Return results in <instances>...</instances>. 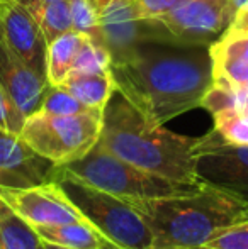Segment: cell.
I'll return each mask as SVG.
<instances>
[{
	"label": "cell",
	"instance_id": "603a6c76",
	"mask_svg": "<svg viewBox=\"0 0 248 249\" xmlns=\"http://www.w3.org/2000/svg\"><path fill=\"white\" fill-rule=\"evenodd\" d=\"M208 249H248V220L226 227L216 232L208 243Z\"/></svg>",
	"mask_w": 248,
	"mask_h": 249
},
{
	"label": "cell",
	"instance_id": "5bb4252c",
	"mask_svg": "<svg viewBox=\"0 0 248 249\" xmlns=\"http://www.w3.org/2000/svg\"><path fill=\"white\" fill-rule=\"evenodd\" d=\"M57 164L38 154L19 134L0 127V168L22 175L34 185L51 180Z\"/></svg>",
	"mask_w": 248,
	"mask_h": 249
},
{
	"label": "cell",
	"instance_id": "d6a6232c",
	"mask_svg": "<svg viewBox=\"0 0 248 249\" xmlns=\"http://www.w3.org/2000/svg\"><path fill=\"white\" fill-rule=\"evenodd\" d=\"M247 220H248V210H247Z\"/></svg>",
	"mask_w": 248,
	"mask_h": 249
},
{
	"label": "cell",
	"instance_id": "8992f818",
	"mask_svg": "<svg viewBox=\"0 0 248 249\" xmlns=\"http://www.w3.org/2000/svg\"><path fill=\"white\" fill-rule=\"evenodd\" d=\"M102 127V110L76 115L36 112L24 121L20 138L38 154L61 166L85 156L97 144Z\"/></svg>",
	"mask_w": 248,
	"mask_h": 249
},
{
	"label": "cell",
	"instance_id": "9a60e30c",
	"mask_svg": "<svg viewBox=\"0 0 248 249\" xmlns=\"http://www.w3.org/2000/svg\"><path fill=\"white\" fill-rule=\"evenodd\" d=\"M33 229L43 243L65 249H102L109 243L87 220L60 224V226H36Z\"/></svg>",
	"mask_w": 248,
	"mask_h": 249
},
{
	"label": "cell",
	"instance_id": "cb8c5ba5",
	"mask_svg": "<svg viewBox=\"0 0 248 249\" xmlns=\"http://www.w3.org/2000/svg\"><path fill=\"white\" fill-rule=\"evenodd\" d=\"M24 121H26L24 114L19 110V107L14 104V100L9 97V93L0 85V127L5 129V131L20 134Z\"/></svg>",
	"mask_w": 248,
	"mask_h": 249
},
{
	"label": "cell",
	"instance_id": "ffe728a7",
	"mask_svg": "<svg viewBox=\"0 0 248 249\" xmlns=\"http://www.w3.org/2000/svg\"><path fill=\"white\" fill-rule=\"evenodd\" d=\"M68 7L70 17H72V29L104 46L99 12L95 10L94 3L90 0H68Z\"/></svg>",
	"mask_w": 248,
	"mask_h": 249
},
{
	"label": "cell",
	"instance_id": "5b68a950",
	"mask_svg": "<svg viewBox=\"0 0 248 249\" xmlns=\"http://www.w3.org/2000/svg\"><path fill=\"white\" fill-rule=\"evenodd\" d=\"M61 168L85 183L124 200H152L186 195L195 192L202 185L180 183L150 173L119 160L99 142L85 156L68 164H61Z\"/></svg>",
	"mask_w": 248,
	"mask_h": 249
},
{
	"label": "cell",
	"instance_id": "4dcf8cb0",
	"mask_svg": "<svg viewBox=\"0 0 248 249\" xmlns=\"http://www.w3.org/2000/svg\"><path fill=\"white\" fill-rule=\"evenodd\" d=\"M116 249H119V248H116ZM153 249H158V248H153ZM163 249H208V248H204V246H195V248H163Z\"/></svg>",
	"mask_w": 248,
	"mask_h": 249
},
{
	"label": "cell",
	"instance_id": "52a82bcc",
	"mask_svg": "<svg viewBox=\"0 0 248 249\" xmlns=\"http://www.w3.org/2000/svg\"><path fill=\"white\" fill-rule=\"evenodd\" d=\"M197 180L238 198L248 207V146L226 142L216 131L195 139Z\"/></svg>",
	"mask_w": 248,
	"mask_h": 249
},
{
	"label": "cell",
	"instance_id": "9c48e42d",
	"mask_svg": "<svg viewBox=\"0 0 248 249\" xmlns=\"http://www.w3.org/2000/svg\"><path fill=\"white\" fill-rule=\"evenodd\" d=\"M99 22L104 46L111 53L113 61L141 41L177 39L162 20L143 17L134 0H119L104 7L99 12Z\"/></svg>",
	"mask_w": 248,
	"mask_h": 249
},
{
	"label": "cell",
	"instance_id": "ac0fdd59",
	"mask_svg": "<svg viewBox=\"0 0 248 249\" xmlns=\"http://www.w3.org/2000/svg\"><path fill=\"white\" fill-rule=\"evenodd\" d=\"M41 246L43 241L39 239L36 231L0 200V248L41 249Z\"/></svg>",
	"mask_w": 248,
	"mask_h": 249
},
{
	"label": "cell",
	"instance_id": "4316f807",
	"mask_svg": "<svg viewBox=\"0 0 248 249\" xmlns=\"http://www.w3.org/2000/svg\"><path fill=\"white\" fill-rule=\"evenodd\" d=\"M226 34H248V5L240 9Z\"/></svg>",
	"mask_w": 248,
	"mask_h": 249
},
{
	"label": "cell",
	"instance_id": "7a4b0ae2",
	"mask_svg": "<svg viewBox=\"0 0 248 249\" xmlns=\"http://www.w3.org/2000/svg\"><path fill=\"white\" fill-rule=\"evenodd\" d=\"M195 139L148 122L138 108L116 92L102 108V127L97 142L119 160L150 173L180 183L201 185L194 168Z\"/></svg>",
	"mask_w": 248,
	"mask_h": 249
},
{
	"label": "cell",
	"instance_id": "7402d4cb",
	"mask_svg": "<svg viewBox=\"0 0 248 249\" xmlns=\"http://www.w3.org/2000/svg\"><path fill=\"white\" fill-rule=\"evenodd\" d=\"M90 110H99V108H90L87 105H83L68 90H65L60 85H50L39 108V112L51 115H76L85 114V112Z\"/></svg>",
	"mask_w": 248,
	"mask_h": 249
},
{
	"label": "cell",
	"instance_id": "d4e9b609",
	"mask_svg": "<svg viewBox=\"0 0 248 249\" xmlns=\"http://www.w3.org/2000/svg\"><path fill=\"white\" fill-rule=\"evenodd\" d=\"M179 0H134L136 7L146 19H158L167 14Z\"/></svg>",
	"mask_w": 248,
	"mask_h": 249
},
{
	"label": "cell",
	"instance_id": "f546056e",
	"mask_svg": "<svg viewBox=\"0 0 248 249\" xmlns=\"http://www.w3.org/2000/svg\"><path fill=\"white\" fill-rule=\"evenodd\" d=\"M44 246H46L48 249H65V248H58V246H53V244H46V243H44ZM102 249H116V246H114V244H111V243H107Z\"/></svg>",
	"mask_w": 248,
	"mask_h": 249
},
{
	"label": "cell",
	"instance_id": "e575fe53",
	"mask_svg": "<svg viewBox=\"0 0 248 249\" xmlns=\"http://www.w3.org/2000/svg\"><path fill=\"white\" fill-rule=\"evenodd\" d=\"M0 249H2V248H0Z\"/></svg>",
	"mask_w": 248,
	"mask_h": 249
},
{
	"label": "cell",
	"instance_id": "3957f363",
	"mask_svg": "<svg viewBox=\"0 0 248 249\" xmlns=\"http://www.w3.org/2000/svg\"><path fill=\"white\" fill-rule=\"evenodd\" d=\"M126 202L145 220L158 249L204 246L216 232L247 220L248 210L238 198L204 183L186 195Z\"/></svg>",
	"mask_w": 248,
	"mask_h": 249
},
{
	"label": "cell",
	"instance_id": "484cf974",
	"mask_svg": "<svg viewBox=\"0 0 248 249\" xmlns=\"http://www.w3.org/2000/svg\"><path fill=\"white\" fill-rule=\"evenodd\" d=\"M29 185H34V183H31L22 175L16 173V171H9V170H5V168H0V187L20 188V187H29Z\"/></svg>",
	"mask_w": 248,
	"mask_h": 249
},
{
	"label": "cell",
	"instance_id": "ba28073f",
	"mask_svg": "<svg viewBox=\"0 0 248 249\" xmlns=\"http://www.w3.org/2000/svg\"><path fill=\"white\" fill-rule=\"evenodd\" d=\"M235 16L229 0H179L158 20L182 43L211 46L225 36Z\"/></svg>",
	"mask_w": 248,
	"mask_h": 249
},
{
	"label": "cell",
	"instance_id": "277c9868",
	"mask_svg": "<svg viewBox=\"0 0 248 249\" xmlns=\"http://www.w3.org/2000/svg\"><path fill=\"white\" fill-rule=\"evenodd\" d=\"M65 192L70 202L80 210L111 244L119 249H153L155 241L139 213L116 195L85 183L61 166H55L51 180Z\"/></svg>",
	"mask_w": 248,
	"mask_h": 249
},
{
	"label": "cell",
	"instance_id": "e0dca14e",
	"mask_svg": "<svg viewBox=\"0 0 248 249\" xmlns=\"http://www.w3.org/2000/svg\"><path fill=\"white\" fill-rule=\"evenodd\" d=\"M60 87L68 90L83 105L99 110L106 107L116 90L111 75H68Z\"/></svg>",
	"mask_w": 248,
	"mask_h": 249
},
{
	"label": "cell",
	"instance_id": "8fae6325",
	"mask_svg": "<svg viewBox=\"0 0 248 249\" xmlns=\"http://www.w3.org/2000/svg\"><path fill=\"white\" fill-rule=\"evenodd\" d=\"M0 33L10 50L33 71L48 80V43L34 17L19 0H0Z\"/></svg>",
	"mask_w": 248,
	"mask_h": 249
},
{
	"label": "cell",
	"instance_id": "2e32d148",
	"mask_svg": "<svg viewBox=\"0 0 248 249\" xmlns=\"http://www.w3.org/2000/svg\"><path fill=\"white\" fill-rule=\"evenodd\" d=\"M85 39L87 36L72 29L68 33L58 36L53 43L48 44L46 76L50 85H60V83H63V80L68 76L76 53H78L80 46H82V43Z\"/></svg>",
	"mask_w": 248,
	"mask_h": 249
},
{
	"label": "cell",
	"instance_id": "30bf717a",
	"mask_svg": "<svg viewBox=\"0 0 248 249\" xmlns=\"http://www.w3.org/2000/svg\"><path fill=\"white\" fill-rule=\"evenodd\" d=\"M0 200L33 227L85 220L55 181L20 188L0 187Z\"/></svg>",
	"mask_w": 248,
	"mask_h": 249
},
{
	"label": "cell",
	"instance_id": "83f0119b",
	"mask_svg": "<svg viewBox=\"0 0 248 249\" xmlns=\"http://www.w3.org/2000/svg\"><path fill=\"white\" fill-rule=\"evenodd\" d=\"M114 2H119V0H94V7H95L97 12H100L104 7L111 5V3H114Z\"/></svg>",
	"mask_w": 248,
	"mask_h": 249
},
{
	"label": "cell",
	"instance_id": "7c38bea8",
	"mask_svg": "<svg viewBox=\"0 0 248 249\" xmlns=\"http://www.w3.org/2000/svg\"><path fill=\"white\" fill-rule=\"evenodd\" d=\"M0 85L24 117L39 112L50 82L29 68L5 43L0 33Z\"/></svg>",
	"mask_w": 248,
	"mask_h": 249
},
{
	"label": "cell",
	"instance_id": "d6986e66",
	"mask_svg": "<svg viewBox=\"0 0 248 249\" xmlns=\"http://www.w3.org/2000/svg\"><path fill=\"white\" fill-rule=\"evenodd\" d=\"M111 53L87 37L75 56L68 75H111Z\"/></svg>",
	"mask_w": 248,
	"mask_h": 249
},
{
	"label": "cell",
	"instance_id": "1f68e13d",
	"mask_svg": "<svg viewBox=\"0 0 248 249\" xmlns=\"http://www.w3.org/2000/svg\"><path fill=\"white\" fill-rule=\"evenodd\" d=\"M41 249H48L46 246H44V243H43V246H41Z\"/></svg>",
	"mask_w": 248,
	"mask_h": 249
},
{
	"label": "cell",
	"instance_id": "836d02e7",
	"mask_svg": "<svg viewBox=\"0 0 248 249\" xmlns=\"http://www.w3.org/2000/svg\"><path fill=\"white\" fill-rule=\"evenodd\" d=\"M90 2H92V3H94V0H90Z\"/></svg>",
	"mask_w": 248,
	"mask_h": 249
},
{
	"label": "cell",
	"instance_id": "44dd1931",
	"mask_svg": "<svg viewBox=\"0 0 248 249\" xmlns=\"http://www.w3.org/2000/svg\"><path fill=\"white\" fill-rule=\"evenodd\" d=\"M214 115V131L229 144L248 146V115L240 110H221Z\"/></svg>",
	"mask_w": 248,
	"mask_h": 249
},
{
	"label": "cell",
	"instance_id": "6da1fadb",
	"mask_svg": "<svg viewBox=\"0 0 248 249\" xmlns=\"http://www.w3.org/2000/svg\"><path fill=\"white\" fill-rule=\"evenodd\" d=\"M111 76L116 92L156 125L201 107L214 83L209 46L177 39L141 41L111 63Z\"/></svg>",
	"mask_w": 248,
	"mask_h": 249
},
{
	"label": "cell",
	"instance_id": "4fadbf2b",
	"mask_svg": "<svg viewBox=\"0 0 248 249\" xmlns=\"http://www.w3.org/2000/svg\"><path fill=\"white\" fill-rule=\"evenodd\" d=\"M214 83L248 89V34H225L209 46Z\"/></svg>",
	"mask_w": 248,
	"mask_h": 249
},
{
	"label": "cell",
	"instance_id": "f1b7e54d",
	"mask_svg": "<svg viewBox=\"0 0 248 249\" xmlns=\"http://www.w3.org/2000/svg\"><path fill=\"white\" fill-rule=\"evenodd\" d=\"M229 3H231V5L235 7L236 12H238L240 9H243L245 5H248V0H229Z\"/></svg>",
	"mask_w": 248,
	"mask_h": 249
}]
</instances>
